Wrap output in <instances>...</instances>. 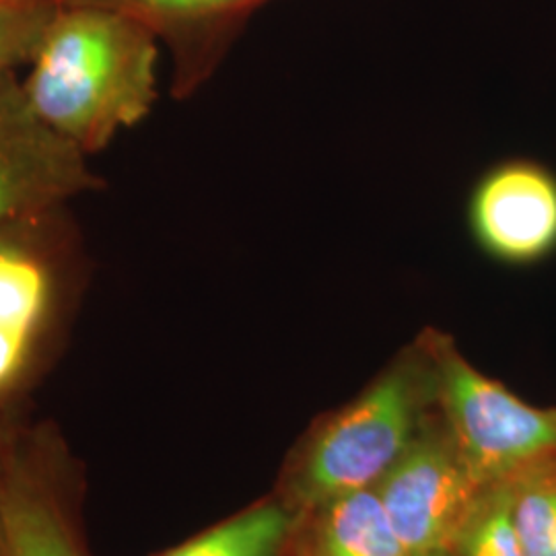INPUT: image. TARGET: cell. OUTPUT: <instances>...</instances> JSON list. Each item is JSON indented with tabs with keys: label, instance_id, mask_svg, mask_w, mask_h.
<instances>
[{
	"label": "cell",
	"instance_id": "1",
	"mask_svg": "<svg viewBox=\"0 0 556 556\" xmlns=\"http://www.w3.org/2000/svg\"><path fill=\"white\" fill-rule=\"evenodd\" d=\"M157 41L119 11L59 2L21 89L38 118L89 157L151 114Z\"/></svg>",
	"mask_w": 556,
	"mask_h": 556
},
{
	"label": "cell",
	"instance_id": "2",
	"mask_svg": "<svg viewBox=\"0 0 556 556\" xmlns=\"http://www.w3.org/2000/svg\"><path fill=\"white\" fill-rule=\"evenodd\" d=\"M433 400L431 365L417 340L319 427L293 477L301 507L309 511L338 495L378 486L417 435Z\"/></svg>",
	"mask_w": 556,
	"mask_h": 556
},
{
	"label": "cell",
	"instance_id": "3",
	"mask_svg": "<svg viewBox=\"0 0 556 556\" xmlns=\"http://www.w3.org/2000/svg\"><path fill=\"white\" fill-rule=\"evenodd\" d=\"M417 340L431 365L435 406L478 486L507 482L556 456V408L528 404L484 376L439 330L429 328Z\"/></svg>",
	"mask_w": 556,
	"mask_h": 556
},
{
	"label": "cell",
	"instance_id": "4",
	"mask_svg": "<svg viewBox=\"0 0 556 556\" xmlns=\"http://www.w3.org/2000/svg\"><path fill=\"white\" fill-rule=\"evenodd\" d=\"M71 260L62 208L0 227V402L31 365Z\"/></svg>",
	"mask_w": 556,
	"mask_h": 556
},
{
	"label": "cell",
	"instance_id": "5",
	"mask_svg": "<svg viewBox=\"0 0 556 556\" xmlns=\"http://www.w3.org/2000/svg\"><path fill=\"white\" fill-rule=\"evenodd\" d=\"M376 489L408 553L429 556L450 553L482 486L439 413V418H422L417 435Z\"/></svg>",
	"mask_w": 556,
	"mask_h": 556
},
{
	"label": "cell",
	"instance_id": "6",
	"mask_svg": "<svg viewBox=\"0 0 556 556\" xmlns=\"http://www.w3.org/2000/svg\"><path fill=\"white\" fill-rule=\"evenodd\" d=\"M100 188L87 155L38 118L21 80L0 83V227L54 213Z\"/></svg>",
	"mask_w": 556,
	"mask_h": 556
},
{
	"label": "cell",
	"instance_id": "7",
	"mask_svg": "<svg viewBox=\"0 0 556 556\" xmlns=\"http://www.w3.org/2000/svg\"><path fill=\"white\" fill-rule=\"evenodd\" d=\"M0 546L2 556H89L46 435L0 427Z\"/></svg>",
	"mask_w": 556,
	"mask_h": 556
},
{
	"label": "cell",
	"instance_id": "8",
	"mask_svg": "<svg viewBox=\"0 0 556 556\" xmlns=\"http://www.w3.org/2000/svg\"><path fill=\"white\" fill-rule=\"evenodd\" d=\"M470 238L486 258L534 266L556 254V174L534 160L498 161L468 197Z\"/></svg>",
	"mask_w": 556,
	"mask_h": 556
},
{
	"label": "cell",
	"instance_id": "9",
	"mask_svg": "<svg viewBox=\"0 0 556 556\" xmlns=\"http://www.w3.org/2000/svg\"><path fill=\"white\" fill-rule=\"evenodd\" d=\"M119 11L172 43L176 91L188 93L215 68L233 29L266 0H59Z\"/></svg>",
	"mask_w": 556,
	"mask_h": 556
},
{
	"label": "cell",
	"instance_id": "10",
	"mask_svg": "<svg viewBox=\"0 0 556 556\" xmlns=\"http://www.w3.org/2000/svg\"><path fill=\"white\" fill-rule=\"evenodd\" d=\"M309 511L303 556H413L376 486L338 495Z\"/></svg>",
	"mask_w": 556,
	"mask_h": 556
},
{
	"label": "cell",
	"instance_id": "11",
	"mask_svg": "<svg viewBox=\"0 0 556 556\" xmlns=\"http://www.w3.org/2000/svg\"><path fill=\"white\" fill-rule=\"evenodd\" d=\"M293 516L280 503H262L161 556H282Z\"/></svg>",
	"mask_w": 556,
	"mask_h": 556
},
{
	"label": "cell",
	"instance_id": "12",
	"mask_svg": "<svg viewBox=\"0 0 556 556\" xmlns=\"http://www.w3.org/2000/svg\"><path fill=\"white\" fill-rule=\"evenodd\" d=\"M507 486L526 556H556V456L526 468Z\"/></svg>",
	"mask_w": 556,
	"mask_h": 556
},
{
	"label": "cell",
	"instance_id": "13",
	"mask_svg": "<svg viewBox=\"0 0 556 556\" xmlns=\"http://www.w3.org/2000/svg\"><path fill=\"white\" fill-rule=\"evenodd\" d=\"M452 556H526L517 538L507 482L482 486L450 546Z\"/></svg>",
	"mask_w": 556,
	"mask_h": 556
},
{
	"label": "cell",
	"instance_id": "14",
	"mask_svg": "<svg viewBox=\"0 0 556 556\" xmlns=\"http://www.w3.org/2000/svg\"><path fill=\"white\" fill-rule=\"evenodd\" d=\"M59 9V0H0V83L29 64Z\"/></svg>",
	"mask_w": 556,
	"mask_h": 556
},
{
	"label": "cell",
	"instance_id": "15",
	"mask_svg": "<svg viewBox=\"0 0 556 556\" xmlns=\"http://www.w3.org/2000/svg\"><path fill=\"white\" fill-rule=\"evenodd\" d=\"M429 556H452L450 553H438V555H429Z\"/></svg>",
	"mask_w": 556,
	"mask_h": 556
},
{
	"label": "cell",
	"instance_id": "16",
	"mask_svg": "<svg viewBox=\"0 0 556 556\" xmlns=\"http://www.w3.org/2000/svg\"><path fill=\"white\" fill-rule=\"evenodd\" d=\"M0 556H2V546H0Z\"/></svg>",
	"mask_w": 556,
	"mask_h": 556
}]
</instances>
